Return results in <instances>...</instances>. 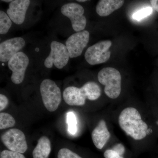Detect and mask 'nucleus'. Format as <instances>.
Listing matches in <instances>:
<instances>
[{"label": "nucleus", "mask_w": 158, "mask_h": 158, "mask_svg": "<svg viewBox=\"0 0 158 158\" xmlns=\"http://www.w3.org/2000/svg\"><path fill=\"white\" fill-rule=\"evenodd\" d=\"M118 123L122 129L134 140L144 139L148 132V126L135 108L128 107L122 111L118 116Z\"/></svg>", "instance_id": "f257e3e1"}, {"label": "nucleus", "mask_w": 158, "mask_h": 158, "mask_svg": "<svg viewBox=\"0 0 158 158\" xmlns=\"http://www.w3.org/2000/svg\"><path fill=\"white\" fill-rule=\"evenodd\" d=\"M98 81L105 85V93L110 98L116 99L121 91V76L116 69L106 67L100 71L98 74Z\"/></svg>", "instance_id": "f03ea898"}, {"label": "nucleus", "mask_w": 158, "mask_h": 158, "mask_svg": "<svg viewBox=\"0 0 158 158\" xmlns=\"http://www.w3.org/2000/svg\"><path fill=\"white\" fill-rule=\"evenodd\" d=\"M42 101L47 110L54 112L57 110L62 101L61 90L54 81L50 79L44 80L40 85Z\"/></svg>", "instance_id": "7ed1b4c3"}, {"label": "nucleus", "mask_w": 158, "mask_h": 158, "mask_svg": "<svg viewBox=\"0 0 158 158\" xmlns=\"http://www.w3.org/2000/svg\"><path fill=\"white\" fill-rule=\"evenodd\" d=\"M112 45L110 40H103L91 46L85 52L86 61L90 65H98L106 62L110 59L111 52L109 49Z\"/></svg>", "instance_id": "20e7f679"}, {"label": "nucleus", "mask_w": 158, "mask_h": 158, "mask_svg": "<svg viewBox=\"0 0 158 158\" xmlns=\"http://www.w3.org/2000/svg\"><path fill=\"white\" fill-rule=\"evenodd\" d=\"M69 58L66 46L54 40L51 43L50 53L45 59L44 65L46 68H51L54 65L57 69H62L67 65Z\"/></svg>", "instance_id": "39448f33"}, {"label": "nucleus", "mask_w": 158, "mask_h": 158, "mask_svg": "<svg viewBox=\"0 0 158 158\" xmlns=\"http://www.w3.org/2000/svg\"><path fill=\"white\" fill-rule=\"evenodd\" d=\"M61 11L70 19L74 31L77 32L84 31L87 19L84 15L85 10L81 5L75 2L67 3L62 6Z\"/></svg>", "instance_id": "423d86ee"}, {"label": "nucleus", "mask_w": 158, "mask_h": 158, "mask_svg": "<svg viewBox=\"0 0 158 158\" xmlns=\"http://www.w3.org/2000/svg\"><path fill=\"white\" fill-rule=\"evenodd\" d=\"M1 140L9 150L24 153L28 149L26 136L18 129H11L1 136Z\"/></svg>", "instance_id": "0eeeda50"}, {"label": "nucleus", "mask_w": 158, "mask_h": 158, "mask_svg": "<svg viewBox=\"0 0 158 158\" xmlns=\"http://www.w3.org/2000/svg\"><path fill=\"white\" fill-rule=\"evenodd\" d=\"M29 63L28 57L22 52L17 53L8 62L9 68L12 72L11 81L14 84L19 85L22 83Z\"/></svg>", "instance_id": "6e6552de"}, {"label": "nucleus", "mask_w": 158, "mask_h": 158, "mask_svg": "<svg viewBox=\"0 0 158 158\" xmlns=\"http://www.w3.org/2000/svg\"><path fill=\"white\" fill-rule=\"evenodd\" d=\"M90 38V34L87 31L75 33L65 42L70 58H76L81 55L82 52L87 46Z\"/></svg>", "instance_id": "1a4fd4ad"}, {"label": "nucleus", "mask_w": 158, "mask_h": 158, "mask_svg": "<svg viewBox=\"0 0 158 158\" xmlns=\"http://www.w3.org/2000/svg\"><path fill=\"white\" fill-rule=\"evenodd\" d=\"M26 42L22 37H16L5 40L0 44V61L9 62L12 57L24 47Z\"/></svg>", "instance_id": "9d476101"}, {"label": "nucleus", "mask_w": 158, "mask_h": 158, "mask_svg": "<svg viewBox=\"0 0 158 158\" xmlns=\"http://www.w3.org/2000/svg\"><path fill=\"white\" fill-rule=\"evenodd\" d=\"M30 3L29 0H15L9 3L7 14L15 23L21 25L23 23Z\"/></svg>", "instance_id": "9b49d317"}, {"label": "nucleus", "mask_w": 158, "mask_h": 158, "mask_svg": "<svg viewBox=\"0 0 158 158\" xmlns=\"http://www.w3.org/2000/svg\"><path fill=\"white\" fill-rule=\"evenodd\" d=\"M92 141L98 149H102L110 137V134L105 120H101L93 130L91 134Z\"/></svg>", "instance_id": "f8f14e48"}, {"label": "nucleus", "mask_w": 158, "mask_h": 158, "mask_svg": "<svg viewBox=\"0 0 158 158\" xmlns=\"http://www.w3.org/2000/svg\"><path fill=\"white\" fill-rule=\"evenodd\" d=\"M63 98L67 104L71 106H83L86 98L81 88L71 86L65 88L63 92Z\"/></svg>", "instance_id": "ddd939ff"}, {"label": "nucleus", "mask_w": 158, "mask_h": 158, "mask_svg": "<svg viewBox=\"0 0 158 158\" xmlns=\"http://www.w3.org/2000/svg\"><path fill=\"white\" fill-rule=\"evenodd\" d=\"M124 3L122 0H100L96 7L97 13L102 17L108 16L121 8Z\"/></svg>", "instance_id": "4468645a"}, {"label": "nucleus", "mask_w": 158, "mask_h": 158, "mask_svg": "<svg viewBox=\"0 0 158 158\" xmlns=\"http://www.w3.org/2000/svg\"><path fill=\"white\" fill-rule=\"evenodd\" d=\"M51 151L50 141L46 136H42L38 140L37 145L33 150V158H49Z\"/></svg>", "instance_id": "2eb2a0df"}, {"label": "nucleus", "mask_w": 158, "mask_h": 158, "mask_svg": "<svg viewBox=\"0 0 158 158\" xmlns=\"http://www.w3.org/2000/svg\"><path fill=\"white\" fill-rule=\"evenodd\" d=\"M81 88L85 94L86 98L89 100H96L101 95V89L95 82H87Z\"/></svg>", "instance_id": "dca6fc26"}, {"label": "nucleus", "mask_w": 158, "mask_h": 158, "mask_svg": "<svg viewBox=\"0 0 158 158\" xmlns=\"http://www.w3.org/2000/svg\"><path fill=\"white\" fill-rule=\"evenodd\" d=\"M12 25L11 19L4 11H0V34H5L9 32Z\"/></svg>", "instance_id": "f3484780"}, {"label": "nucleus", "mask_w": 158, "mask_h": 158, "mask_svg": "<svg viewBox=\"0 0 158 158\" xmlns=\"http://www.w3.org/2000/svg\"><path fill=\"white\" fill-rule=\"evenodd\" d=\"M15 124V119L10 114L6 113H0V129L13 127Z\"/></svg>", "instance_id": "a211bd4d"}, {"label": "nucleus", "mask_w": 158, "mask_h": 158, "mask_svg": "<svg viewBox=\"0 0 158 158\" xmlns=\"http://www.w3.org/2000/svg\"><path fill=\"white\" fill-rule=\"evenodd\" d=\"M67 121L68 124V131L71 135H74L77 132V121L75 115L73 112L67 114Z\"/></svg>", "instance_id": "6ab92c4d"}, {"label": "nucleus", "mask_w": 158, "mask_h": 158, "mask_svg": "<svg viewBox=\"0 0 158 158\" xmlns=\"http://www.w3.org/2000/svg\"><path fill=\"white\" fill-rule=\"evenodd\" d=\"M57 158H83L77 153L66 148H61L57 153Z\"/></svg>", "instance_id": "aec40b11"}, {"label": "nucleus", "mask_w": 158, "mask_h": 158, "mask_svg": "<svg viewBox=\"0 0 158 158\" xmlns=\"http://www.w3.org/2000/svg\"><path fill=\"white\" fill-rule=\"evenodd\" d=\"M152 9L150 7H146L135 12L133 15V18L134 19L140 21L144 18L147 17L152 13Z\"/></svg>", "instance_id": "412c9836"}, {"label": "nucleus", "mask_w": 158, "mask_h": 158, "mask_svg": "<svg viewBox=\"0 0 158 158\" xmlns=\"http://www.w3.org/2000/svg\"><path fill=\"white\" fill-rule=\"evenodd\" d=\"M0 158H26L21 153L12 151L9 150H4L0 153Z\"/></svg>", "instance_id": "4be33fe9"}, {"label": "nucleus", "mask_w": 158, "mask_h": 158, "mask_svg": "<svg viewBox=\"0 0 158 158\" xmlns=\"http://www.w3.org/2000/svg\"><path fill=\"white\" fill-rule=\"evenodd\" d=\"M105 158H123L113 149L106 150L104 153Z\"/></svg>", "instance_id": "5701e85b"}, {"label": "nucleus", "mask_w": 158, "mask_h": 158, "mask_svg": "<svg viewBox=\"0 0 158 158\" xmlns=\"http://www.w3.org/2000/svg\"><path fill=\"white\" fill-rule=\"evenodd\" d=\"M9 104V100L7 97L1 94H0V111L6 109Z\"/></svg>", "instance_id": "b1692460"}, {"label": "nucleus", "mask_w": 158, "mask_h": 158, "mask_svg": "<svg viewBox=\"0 0 158 158\" xmlns=\"http://www.w3.org/2000/svg\"><path fill=\"white\" fill-rule=\"evenodd\" d=\"M112 149L121 156L123 155L125 152V148L124 145L121 143H118V144H115Z\"/></svg>", "instance_id": "393cba45"}, {"label": "nucleus", "mask_w": 158, "mask_h": 158, "mask_svg": "<svg viewBox=\"0 0 158 158\" xmlns=\"http://www.w3.org/2000/svg\"><path fill=\"white\" fill-rule=\"evenodd\" d=\"M150 3L153 9L158 12V0H151Z\"/></svg>", "instance_id": "a878e982"}, {"label": "nucleus", "mask_w": 158, "mask_h": 158, "mask_svg": "<svg viewBox=\"0 0 158 158\" xmlns=\"http://www.w3.org/2000/svg\"><path fill=\"white\" fill-rule=\"evenodd\" d=\"M77 1L78 2H87V1H86V0H82V1H81V0H78V1Z\"/></svg>", "instance_id": "bb28decb"}, {"label": "nucleus", "mask_w": 158, "mask_h": 158, "mask_svg": "<svg viewBox=\"0 0 158 158\" xmlns=\"http://www.w3.org/2000/svg\"><path fill=\"white\" fill-rule=\"evenodd\" d=\"M2 2H12V0H9V1H2Z\"/></svg>", "instance_id": "cd10ccee"}]
</instances>
